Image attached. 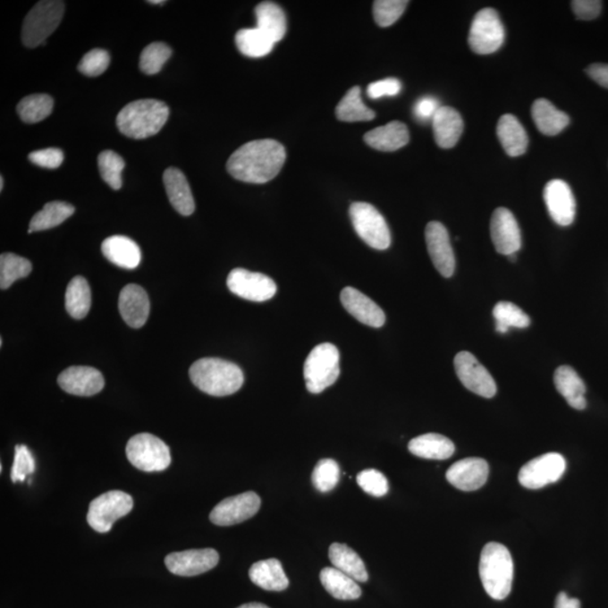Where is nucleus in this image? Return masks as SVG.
Wrapping results in <instances>:
<instances>
[{
    "label": "nucleus",
    "mask_w": 608,
    "mask_h": 608,
    "mask_svg": "<svg viewBox=\"0 0 608 608\" xmlns=\"http://www.w3.org/2000/svg\"><path fill=\"white\" fill-rule=\"evenodd\" d=\"M356 480H358L360 488L373 497H384L389 492L388 479L384 473L376 470V469H368V470L359 472Z\"/></svg>",
    "instance_id": "nucleus-47"
},
{
    "label": "nucleus",
    "mask_w": 608,
    "mask_h": 608,
    "mask_svg": "<svg viewBox=\"0 0 608 608\" xmlns=\"http://www.w3.org/2000/svg\"><path fill=\"white\" fill-rule=\"evenodd\" d=\"M402 85L397 78H386V80L372 82L367 87V97L377 99L384 97H395L401 93Z\"/></svg>",
    "instance_id": "nucleus-50"
},
{
    "label": "nucleus",
    "mask_w": 608,
    "mask_h": 608,
    "mask_svg": "<svg viewBox=\"0 0 608 608\" xmlns=\"http://www.w3.org/2000/svg\"><path fill=\"white\" fill-rule=\"evenodd\" d=\"M410 138L406 125L402 122L393 121L365 134L364 141L373 149L391 152L405 147Z\"/></svg>",
    "instance_id": "nucleus-26"
},
{
    "label": "nucleus",
    "mask_w": 608,
    "mask_h": 608,
    "mask_svg": "<svg viewBox=\"0 0 608 608\" xmlns=\"http://www.w3.org/2000/svg\"><path fill=\"white\" fill-rule=\"evenodd\" d=\"M571 6L578 20L592 21L601 14L603 4L599 0H575Z\"/></svg>",
    "instance_id": "nucleus-51"
},
{
    "label": "nucleus",
    "mask_w": 608,
    "mask_h": 608,
    "mask_svg": "<svg viewBox=\"0 0 608 608\" xmlns=\"http://www.w3.org/2000/svg\"><path fill=\"white\" fill-rule=\"evenodd\" d=\"M454 368L459 380L471 393L484 398H493L496 395V382L475 355L469 351H461L455 356Z\"/></svg>",
    "instance_id": "nucleus-13"
},
{
    "label": "nucleus",
    "mask_w": 608,
    "mask_h": 608,
    "mask_svg": "<svg viewBox=\"0 0 608 608\" xmlns=\"http://www.w3.org/2000/svg\"><path fill=\"white\" fill-rule=\"evenodd\" d=\"M532 117L538 131L545 136H557L568 127L570 122L566 113L559 111L553 103L545 98L534 102Z\"/></svg>",
    "instance_id": "nucleus-30"
},
{
    "label": "nucleus",
    "mask_w": 608,
    "mask_h": 608,
    "mask_svg": "<svg viewBox=\"0 0 608 608\" xmlns=\"http://www.w3.org/2000/svg\"><path fill=\"white\" fill-rule=\"evenodd\" d=\"M91 291L89 282L82 276L71 281L66 291V309L73 319H84L90 310Z\"/></svg>",
    "instance_id": "nucleus-36"
},
{
    "label": "nucleus",
    "mask_w": 608,
    "mask_h": 608,
    "mask_svg": "<svg viewBox=\"0 0 608 608\" xmlns=\"http://www.w3.org/2000/svg\"><path fill=\"white\" fill-rule=\"evenodd\" d=\"M125 164L123 158L116 152L106 150L98 156V168L104 181L110 185L113 190L122 188V172Z\"/></svg>",
    "instance_id": "nucleus-42"
},
{
    "label": "nucleus",
    "mask_w": 608,
    "mask_h": 608,
    "mask_svg": "<svg viewBox=\"0 0 608 608\" xmlns=\"http://www.w3.org/2000/svg\"><path fill=\"white\" fill-rule=\"evenodd\" d=\"M493 314L496 320V330L501 334H507L511 327L523 329L531 325L529 317L511 302H498L494 308Z\"/></svg>",
    "instance_id": "nucleus-41"
},
{
    "label": "nucleus",
    "mask_w": 608,
    "mask_h": 608,
    "mask_svg": "<svg viewBox=\"0 0 608 608\" xmlns=\"http://www.w3.org/2000/svg\"><path fill=\"white\" fill-rule=\"evenodd\" d=\"M133 508V499L130 494L113 490L101 494L90 502L87 522L98 533L111 531L117 519L127 516Z\"/></svg>",
    "instance_id": "nucleus-9"
},
{
    "label": "nucleus",
    "mask_w": 608,
    "mask_h": 608,
    "mask_svg": "<svg viewBox=\"0 0 608 608\" xmlns=\"http://www.w3.org/2000/svg\"><path fill=\"white\" fill-rule=\"evenodd\" d=\"M341 301L347 312L359 323L373 328H381L385 324L384 311L367 295L354 288H345L341 293Z\"/></svg>",
    "instance_id": "nucleus-22"
},
{
    "label": "nucleus",
    "mask_w": 608,
    "mask_h": 608,
    "mask_svg": "<svg viewBox=\"0 0 608 608\" xmlns=\"http://www.w3.org/2000/svg\"><path fill=\"white\" fill-rule=\"evenodd\" d=\"M566 459L559 453L537 456L520 469L519 484L528 489H541L562 479L566 472Z\"/></svg>",
    "instance_id": "nucleus-11"
},
{
    "label": "nucleus",
    "mask_w": 608,
    "mask_h": 608,
    "mask_svg": "<svg viewBox=\"0 0 608 608\" xmlns=\"http://www.w3.org/2000/svg\"><path fill=\"white\" fill-rule=\"evenodd\" d=\"M148 3L151 4V5H162V4L166 2H164V0H150V2Z\"/></svg>",
    "instance_id": "nucleus-56"
},
{
    "label": "nucleus",
    "mask_w": 608,
    "mask_h": 608,
    "mask_svg": "<svg viewBox=\"0 0 608 608\" xmlns=\"http://www.w3.org/2000/svg\"><path fill=\"white\" fill-rule=\"evenodd\" d=\"M60 388L69 394L91 397L101 393L106 381L101 372L90 367H71L58 377Z\"/></svg>",
    "instance_id": "nucleus-19"
},
{
    "label": "nucleus",
    "mask_w": 608,
    "mask_h": 608,
    "mask_svg": "<svg viewBox=\"0 0 608 608\" xmlns=\"http://www.w3.org/2000/svg\"><path fill=\"white\" fill-rule=\"evenodd\" d=\"M426 243L434 266L442 276L451 277L455 272V255L449 232L441 223L432 221L425 230Z\"/></svg>",
    "instance_id": "nucleus-16"
},
{
    "label": "nucleus",
    "mask_w": 608,
    "mask_h": 608,
    "mask_svg": "<svg viewBox=\"0 0 608 608\" xmlns=\"http://www.w3.org/2000/svg\"><path fill=\"white\" fill-rule=\"evenodd\" d=\"M64 3L60 0H43L26 15L21 28V40L28 47L45 45L63 20Z\"/></svg>",
    "instance_id": "nucleus-6"
},
{
    "label": "nucleus",
    "mask_w": 608,
    "mask_h": 608,
    "mask_svg": "<svg viewBox=\"0 0 608 608\" xmlns=\"http://www.w3.org/2000/svg\"><path fill=\"white\" fill-rule=\"evenodd\" d=\"M258 29L263 30L274 43L280 42L286 34V17L283 10L275 3L259 4L255 10Z\"/></svg>",
    "instance_id": "nucleus-34"
},
{
    "label": "nucleus",
    "mask_w": 608,
    "mask_h": 608,
    "mask_svg": "<svg viewBox=\"0 0 608 608\" xmlns=\"http://www.w3.org/2000/svg\"><path fill=\"white\" fill-rule=\"evenodd\" d=\"M236 45L243 55L249 56V58H262L271 54L275 43L263 30L255 28L238 30Z\"/></svg>",
    "instance_id": "nucleus-37"
},
{
    "label": "nucleus",
    "mask_w": 608,
    "mask_h": 608,
    "mask_svg": "<svg viewBox=\"0 0 608 608\" xmlns=\"http://www.w3.org/2000/svg\"><path fill=\"white\" fill-rule=\"evenodd\" d=\"M250 580L268 592H283L289 587V579L277 559L263 560L251 566Z\"/></svg>",
    "instance_id": "nucleus-29"
},
{
    "label": "nucleus",
    "mask_w": 608,
    "mask_h": 608,
    "mask_svg": "<svg viewBox=\"0 0 608 608\" xmlns=\"http://www.w3.org/2000/svg\"><path fill=\"white\" fill-rule=\"evenodd\" d=\"M54 110V99L46 94H33L24 97L17 106V113L25 123H38L46 119Z\"/></svg>",
    "instance_id": "nucleus-39"
},
{
    "label": "nucleus",
    "mask_w": 608,
    "mask_h": 608,
    "mask_svg": "<svg viewBox=\"0 0 608 608\" xmlns=\"http://www.w3.org/2000/svg\"><path fill=\"white\" fill-rule=\"evenodd\" d=\"M227 285L237 297L253 302L268 301L277 292V285L271 277L243 268H234L230 272Z\"/></svg>",
    "instance_id": "nucleus-12"
},
{
    "label": "nucleus",
    "mask_w": 608,
    "mask_h": 608,
    "mask_svg": "<svg viewBox=\"0 0 608 608\" xmlns=\"http://www.w3.org/2000/svg\"><path fill=\"white\" fill-rule=\"evenodd\" d=\"M111 56L106 50L93 49L82 56L78 71L89 77L101 76L110 66Z\"/></svg>",
    "instance_id": "nucleus-46"
},
{
    "label": "nucleus",
    "mask_w": 608,
    "mask_h": 608,
    "mask_svg": "<svg viewBox=\"0 0 608 608\" xmlns=\"http://www.w3.org/2000/svg\"><path fill=\"white\" fill-rule=\"evenodd\" d=\"M479 573L486 594L503 601L511 592L514 562L510 550L501 543L490 542L482 549Z\"/></svg>",
    "instance_id": "nucleus-4"
},
{
    "label": "nucleus",
    "mask_w": 608,
    "mask_h": 608,
    "mask_svg": "<svg viewBox=\"0 0 608 608\" xmlns=\"http://www.w3.org/2000/svg\"><path fill=\"white\" fill-rule=\"evenodd\" d=\"M554 384L558 393L566 399L569 406L577 410H586L587 407L585 398L586 384L571 367L562 365L555 370Z\"/></svg>",
    "instance_id": "nucleus-27"
},
{
    "label": "nucleus",
    "mask_w": 608,
    "mask_h": 608,
    "mask_svg": "<svg viewBox=\"0 0 608 608\" xmlns=\"http://www.w3.org/2000/svg\"><path fill=\"white\" fill-rule=\"evenodd\" d=\"M320 581L334 598L341 601H355L362 595L358 581L334 567L323 569L320 572Z\"/></svg>",
    "instance_id": "nucleus-33"
},
{
    "label": "nucleus",
    "mask_w": 608,
    "mask_h": 608,
    "mask_svg": "<svg viewBox=\"0 0 608 608\" xmlns=\"http://www.w3.org/2000/svg\"><path fill=\"white\" fill-rule=\"evenodd\" d=\"M164 184L173 207L182 215H192L195 202L184 173L175 167L166 169L164 173Z\"/></svg>",
    "instance_id": "nucleus-23"
},
{
    "label": "nucleus",
    "mask_w": 608,
    "mask_h": 608,
    "mask_svg": "<svg viewBox=\"0 0 608 608\" xmlns=\"http://www.w3.org/2000/svg\"><path fill=\"white\" fill-rule=\"evenodd\" d=\"M32 263L19 255L5 253L0 256V288L6 290L17 280L25 279L32 272Z\"/></svg>",
    "instance_id": "nucleus-40"
},
{
    "label": "nucleus",
    "mask_w": 608,
    "mask_h": 608,
    "mask_svg": "<svg viewBox=\"0 0 608 608\" xmlns=\"http://www.w3.org/2000/svg\"><path fill=\"white\" fill-rule=\"evenodd\" d=\"M119 309L122 318L130 327H143L149 318V297L140 285L128 284L122 289L119 298Z\"/></svg>",
    "instance_id": "nucleus-21"
},
{
    "label": "nucleus",
    "mask_w": 608,
    "mask_h": 608,
    "mask_svg": "<svg viewBox=\"0 0 608 608\" xmlns=\"http://www.w3.org/2000/svg\"><path fill=\"white\" fill-rule=\"evenodd\" d=\"M172 49L163 42H154L145 47L140 55V69L146 75H156L171 58Z\"/></svg>",
    "instance_id": "nucleus-43"
},
{
    "label": "nucleus",
    "mask_w": 608,
    "mask_h": 608,
    "mask_svg": "<svg viewBox=\"0 0 608 608\" xmlns=\"http://www.w3.org/2000/svg\"><path fill=\"white\" fill-rule=\"evenodd\" d=\"M29 159L30 163L38 167L55 169L63 165L64 156L63 150L58 148H46V149L30 152Z\"/></svg>",
    "instance_id": "nucleus-49"
},
{
    "label": "nucleus",
    "mask_w": 608,
    "mask_h": 608,
    "mask_svg": "<svg viewBox=\"0 0 608 608\" xmlns=\"http://www.w3.org/2000/svg\"><path fill=\"white\" fill-rule=\"evenodd\" d=\"M341 468L333 459L320 460L312 472V484L320 493H329L340 482Z\"/></svg>",
    "instance_id": "nucleus-44"
},
{
    "label": "nucleus",
    "mask_w": 608,
    "mask_h": 608,
    "mask_svg": "<svg viewBox=\"0 0 608 608\" xmlns=\"http://www.w3.org/2000/svg\"><path fill=\"white\" fill-rule=\"evenodd\" d=\"M408 4L406 0H376L373 4V15L377 25L388 28L394 24L402 16Z\"/></svg>",
    "instance_id": "nucleus-45"
},
{
    "label": "nucleus",
    "mask_w": 608,
    "mask_h": 608,
    "mask_svg": "<svg viewBox=\"0 0 608 608\" xmlns=\"http://www.w3.org/2000/svg\"><path fill=\"white\" fill-rule=\"evenodd\" d=\"M587 75L598 85L608 89V64L594 63L586 69Z\"/></svg>",
    "instance_id": "nucleus-53"
},
{
    "label": "nucleus",
    "mask_w": 608,
    "mask_h": 608,
    "mask_svg": "<svg viewBox=\"0 0 608 608\" xmlns=\"http://www.w3.org/2000/svg\"><path fill=\"white\" fill-rule=\"evenodd\" d=\"M341 355L337 347L324 342L316 346L304 362L303 376L308 391L314 394L332 386L341 375Z\"/></svg>",
    "instance_id": "nucleus-5"
},
{
    "label": "nucleus",
    "mask_w": 608,
    "mask_h": 608,
    "mask_svg": "<svg viewBox=\"0 0 608 608\" xmlns=\"http://www.w3.org/2000/svg\"><path fill=\"white\" fill-rule=\"evenodd\" d=\"M3 189H4V177L2 176L0 177V190H3Z\"/></svg>",
    "instance_id": "nucleus-58"
},
{
    "label": "nucleus",
    "mask_w": 608,
    "mask_h": 608,
    "mask_svg": "<svg viewBox=\"0 0 608 608\" xmlns=\"http://www.w3.org/2000/svg\"><path fill=\"white\" fill-rule=\"evenodd\" d=\"M497 136L503 150L511 157H519L527 152L528 133L514 115L505 114L501 117L497 125Z\"/></svg>",
    "instance_id": "nucleus-28"
},
{
    "label": "nucleus",
    "mask_w": 608,
    "mask_h": 608,
    "mask_svg": "<svg viewBox=\"0 0 608 608\" xmlns=\"http://www.w3.org/2000/svg\"><path fill=\"white\" fill-rule=\"evenodd\" d=\"M238 608H269L266 605H264L262 603H249V604H243V605L239 606Z\"/></svg>",
    "instance_id": "nucleus-55"
},
{
    "label": "nucleus",
    "mask_w": 608,
    "mask_h": 608,
    "mask_svg": "<svg viewBox=\"0 0 608 608\" xmlns=\"http://www.w3.org/2000/svg\"><path fill=\"white\" fill-rule=\"evenodd\" d=\"M508 258H510L511 262L515 263L517 260V256L516 254H511L510 256H507Z\"/></svg>",
    "instance_id": "nucleus-57"
},
{
    "label": "nucleus",
    "mask_w": 608,
    "mask_h": 608,
    "mask_svg": "<svg viewBox=\"0 0 608 608\" xmlns=\"http://www.w3.org/2000/svg\"><path fill=\"white\" fill-rule=\"evenodd\" d=\"M285 160V148L280 142L263 139L238 148L230 156L227 169L238 181L264 184L279 175Z\"/></svg>",
    "instance_id": "nucleus-1"
},
{
    "label": "nucleus",
    "mask_w": 608,
    "mask_h": 608,
    "mask_svg": "<svg viewBox=\"0 0 608 608\" xmlns=\"http://www.w3.org/2000/svg\"><path fill=\"white\" fill-rule=\"evenodd\" d=\"M125 452L130 463L141 471H164L172 463L169 447L160 438L149 433L138 434L130 438Z\"/></svg>",
    "instance_id": "nucleus-7"
},
{
    "label": "nucleus",
    "mask_w": 608,
    "mask_h": 608,
    "mask_svg": "<svg viewBox=\"0 0 608 608\" xmlns=\"http://www.w3.org/2000/svg\"><path fill=\"white\" fill-rule=\"evenodd\" d=\"M337 119L344 122L371 121L376 117V112L368 108L360 98L359 86L347 91L336 107Z\"/></svg>",
    "instance_id": "nucleus-38"
},
{
    "label": "nucleus",
    "mask_w": 608,
    "mask_h": 608,
    "mask_svg": "<svg viewBox=\"0 0 608 608\" xmlns=\"http://www.w3.org/2000/svg\"><path fill=\"white\" fill-rule=\"evenodd\" d=\"M75 213V207L66 202L46 203L41 211L33 216L30 223L29 233L45 232L58 227Z\"/></svg>",
    "instance_id": "nucleus-35"
},
{
    "label": "nucleus",
    "mask_w": 608,
    "mask_h": 608,
    "mask_svg": "<svg viewBox=\"0 0 608 608\" xmlns=\"http://www.w3.org/2000/svg\"><path fill=\"white\" fill-rule=\"evenodd\" d=\"M190 377L198 389L213 397L236 393L245 381L237 364L215 358L201 359L193 363Z\"/></svg>",
    "instance_id": "nucleus-2"
},
{
    "label": "nucleus",
    "mask_w": 608,
    "mask_h": 608,
    "mask_svg": "<svg viewBox=\"0 0 608 608\" xmlns=\"http://www.w3.org/2000/svg\"><path fill=\"white\" fill-rule=\"evenodd\" d=\"M554 608H581L579 599L570 598L566 593H560L555 601Z\"/></svg>",
    "instance_id": "nucleus-54"
},
{
    "label": "nucleus",
    "mask_w": 608,
    "mask_h": 608,
    "mask_svg": "<svg viewBox=\"0 0 608 608\" xmlns=\"http://www.w3.org/2000/svg\"><path fill=\"white\" fill-rule=\"evenodd\" d=\"M168 116L167 104L157 99H139L122 108L116 125L125 137L141 140L157 134L166 124Z\"/></svg>",
    "instance_id": "nucleus-3"
},
{
    "label": "nucleus",
    "mask_w": 608,
    "mask_h": 608,
    "mask_svg": "<svg viewBox=\"0 0 608 608\" xmlns=\"http://www.w3.org/2000/svg\"><path fill=\"white\" fill-rule=\"evenodd\" d=\"M329 559L334 568L359 583H367L368 580V573L363 560L349 545L334 543L329 547Z\"/></svg>",
    "instance_id": "nucleus-32"
},
{
    "label": "nucleus",
    "mask_w": 608,
    "mask_h": 608,
    "mask_svg": "<svg viewBox=\"0 0 608 608\" xmlns=\"http://www.w3.org/2000/svg\"><path fill=\"white\" fill-rule=\"evenodd\" d=\"M350 216L356 233L371 249H388L391 233L384 215L370 203L356 202L350 207Z\"/></svg>",
    "instance_id": "nucleus-8"
},
{
    "label": "nucleus",
    "mask_w": 608,
    "mask_h": 608,
    "mask_svg": "<svg viewBox=\"0 0 608 608\" xmlns=\"http://www.w3.org/2000/svg\"><path fill=\"white\" fill-rule=\"evenodd\" d=\"M260 502H260L258 494L254 492L229 497L213 508L210 520L218 527H232V525L241 524L258 514Z\"/></svg>",
    "instance_id": "nucleus-14"
},
{
    "label": "nucleus",
    "mask_w": 608,
    "mask_h": 608,
    "mask_svg": "<svg viewBox=\"0 0 608 608\" xmlns=\"http://www.w3.org/2000/svg\"><path fill=\"white\" fill-rule=\"evenodd\" d=\"M543 198L555 224L567 227L573 223L576 216V199L566 182L553 180L547 182Z\"/></svg>",
    "instance_id": "nucleus-18"
},
{
    "label": "nucleus",
    "mask_w": 608,
    "mask_h": 608,
    "mask_svg": "<svg viewBox=\"0 0 608 608\" xmlns=\"http://www.w3.org/2000/svg\"><path fill=\"white\" fill-rule=\"evenodd\" d=\"M219 559L215 549L186 550L167 555L165 563L173 575L193 577L212 570Z\"/></svg>",
    "instance_id": "nucleus-15"
},
{
    "label": "nucleus",
    "mask_w": 608,
    "mask_h": 608,
    "mask_svg": "<svg viewBox=\"0 0 608 608\" xmlns=\"http://www.w3.org/2000/svg\"><path fill=\"white\" fill-rule=\"evenodd\" d=\"M494 249L499 254L510 256L516 254L522 247V234L514 215L506 207H499L494 212L490 224Z\"/></svg>",
    "instance_id": "nucleus-17"
},
{
    "label": "nucleus",
    "mask_w": 608,
    "mask_h": 608,
    "mask_svg": "<svg viewBox=\"0 0 608 608\" xmlns=\"http://www.w3.org/2000/svg\"><path fill=\"white\" fill-rule=\"evenodd\" d=\"M489 476V466L481 458H467L455 462L446 472V479L462 492H475L485 486Z\"/></svg>",
    "instance_id": "nucleus-20"
},
{
    "label": "nucleus",
    "mask_w": 608,
    "mask_h": 608,
    "mask_svg": "<svg viewBox=\"0 0 608 608\" xmlns=\"http://www.w3.org/2000/svg\"><path fill=\"white\" fill-rule=\"evenodd\" d=\"M440 108V102L435 97H425L418 99L415 104L414 114L416 119L420 122L433 121Z\"/></svg>",
    "instance_id": "nucleus-52"
},
{
    "label": "nucleus",
    "mask_w": 608,
    "mask_h": 608,
    "mask_svg": "<svg viewBox=\"0 0 608 608\" xmlns=\"http://www.w3.org/2000/svg\"><path fill=\"white\" fill-rule=\"evenodd\" d=\"M408 450L421 459L446 460L454 454L455 446L450 438L440 434L429 433L411 440L408 444Z\"/></svg>",
    "instance_id": "nucleus-31"
},
{
    "label": "nucleus",
    "mask_w": 608,
    "mask_h": 608,
    "mask_svg": "<svg viewBox=\"0 0 608 608\" xmlns=\"http://www.w3.org/2000/svg\"><path fill=\"white\" fill-rule=\"evenodd\" d=\"M102 253L111 263L125 269H134L141 263V249L136 241L125 236H112L102 243Z\"/></svg>",
    "instance_id": "nucleus-25"
},
{
    "label": "nucleus",
    "mask_w": 608,
    "mask_h": 608,
    "mask_svg": "<svg viewBox=\"0 0 608 608\" xmlns=\"http://www.w3.org/2000/svg\"><path fill=\"white\" fill-rule=\"evenodd\" d=\"M434 137L443 149H451L463 132V120L460 113L450 106H441L432 121Z\"/></svg>",
    "instance_id": "nucleus-24"
},
{
    "label": "nucleus",
    "mask_w": 608,
    "mask_h": 608,
    "mask_svg": "<svg viewBox=\"0 0 608 608\" xmlns=\"http://www.w3.org/2000/svg\"><path fill=\"white\" fill-rule=\"evenodd\" d=\"M36 471V462H34L33 455L30 453L28 446L16 445L14 464L12 468V481L19 482L24 481L26 477L32 475Z\"/></svg>",
    "instance_id": "nucleus-48"
},
{
    "label": "nucleus",
    "mask_w": 608,
    "mask_h": 608,
    "mask_svg": "<svg viewBox=\"0 0 608 608\" xmlns=\"http://www.w3.org/2000/svg\"><path fill=\"white\" fill-rule=\"evenodd\" d=\"M505 30L501 17L493 8H485L472 21L469 46L477 55H490L501 49Z\"/></svg>",
    "instance_id": "nucleus-10"
}]
</instances>
